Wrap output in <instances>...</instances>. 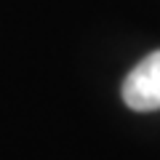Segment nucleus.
<instances>
[{
    "label": "nucleus",
    "mask_w": 160,
    "mask_h": 160,
    "mask_svg": "<svg viewBox=\"0 0 160 160\" xmlns=\"http://www.w3.org/2000/svg\"><path fill=\"white\" fill-rule=\"evenodd\" d=\"M123 102L133 112L160 109V51L144 56L123 80Z\"/></svg>",
    "instance_id": "1"
}]
</instances>
